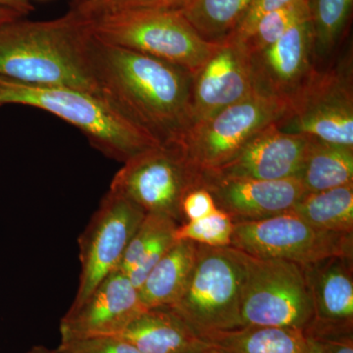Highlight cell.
<instances>
[{"instance_id": "6da1fadb", "label": "cell", "mask_w": 353, "mask_h": 353, "mask_svg": "<svg viewBox=\"0 0 353 353\" xmlns=\"http://www.w3.org/2000/svg\"><path fill=\"white\" fill-rule=\"evenodd\" d=\"M88 59L97 95L160 145L176 143L192 126L188 70L92 36Z\"/></svg>"}, {"instance_id": "7a4b0ae2", "label": "cell", "mask_w": 353, "mask_h": 353, "mask_svg": "<svg viewBox=\"0 0 353 353\" xmlns=\"http://www.w3.org/2000/svg\"><path fill=\"white\" fill-rule=\"evenodd\" d=\"M90 20L70 9L51 20L0 23V77L97 95L88 59Z\"/></svg>"}, {"instance_id": "3957f363", "label": "cell", "mask_w": 353, "mask_h": 353, "mask_svg": "<svg viewBox=\"0 0 353 353\" xmlns=\"http://www.w3.org/2000/svg\"><path fill=\"white\" fill-rule=\"evenodd\" d=\"M41 109L76 127L102 154L125 163L160 143L134 127L99 95L67 87L28 85L0 77V108Z\"/></svg>"}, {"instance_id": "277c9868", "label": "cell", "mask_w": 353, "mask_h": 353, "mask_svg": "<svg viewBox=\"0 0 353 353\" xmlns=\"http://www.w3.org/2000/svg\"><path fill=\"white\" fill-rule=\"evenodd\" d=\"M88 20L97 41L176 65L194 76L220 44L202 39L182 11H126Z\"/></svg>"}, {"instance_id": "5b68a950", "label": "cell", "mask_w": 353, "mask_h": 353, "mask_svg": "<svg viewBox=\"0 0 353 353\" xmlns=\"http://www.w3.org/2000/svg\"><path fill=\"white\" fill-rule=\"evenodd\" d=\"M281 131L353 148L352 48L310 72L276 123Z\"/></svg>"}, {"instance_id": "8992f818", "label": "cell", "mask_w": 353, "mask_h": 353, "mask_svg": "<svg viewBox=\"0 0 353 353\" xmlns=\"http://www.w3.org/2000/svg\"><path fill=\"white\" fill-rule=\"evenodd\" d=\"M234 250L243 273L241 326L303 331L313 319L312 299L303 267Z\"/></svg>"}, {"instance_id": "52a82bcc", "label": "cell", "mask_w": 353, "mask_h": 353, "mask_svg": "<svg viewBox=\"0 0 353 353\" xmlns=\"http://www.w3.org/2000/svg\"><path fill=\"white\" fill-rule=\"evenodd\" d=\"M287 108L284 99L254 92L194 123L173 145L201 176L226 164L253 137L282 119Z\"/></svg>"}, {"instance_id": "ba28073f", "label": "cell", "mask_w": 353, "mask_h": 353, "mask_svg": "<svg viewBox=\"0 0 353 353\" xmlns=\"http://www.w3.org/2000/svg\"><path fill=\"white\" fill-rule=\"evenodd\" d=\"M240 260L232 246L199 245L189 284L170 309L197 336L241 326Z\"/></svg>"}, {"instance_id": "9c48e42d", "label": "cell", "mask_w": 353, "mask_h": 353, "mask_svg": "<svg viewBox=\"0 0 353 353\" xmlns=\"http://www.w3.org/2000/svg\"><path fill=\"white\" fill-rule=\"evenodd\" d=\"M201 187V176L190 168L173 143L158 145L123 163L109 190L122 194L145 213L185 222L182 201L188 192Z\"/></svg>"}, {"instance_id": "30bf717a", "label": "cell", "mask_w": 353, "mask_h": 353, "mask_svg": "<svg viewBox=\"0 0 353 353\" xmlns=\"http://www.w3.org/2000/svg\"><path fill=\"white\" fill-rule=\"evenodd\" d=\"M353 234L324 231L296 213L234 223L232 248L261 259H282L306 266L330 259H353Z\"/></svg>"}, {"instance_id": "8fae6325", "label": "cell", "mask_w": 353, "mask_h": 353, "mask_svg": "<svg viewBox=\"0 0 353 353\" xmlns=\"http://www.w3.org/2000/svg\"><path fill=\"white\" fill-rule=\"evenodd\" d=\"M146 213L109 190L78 240L81 272L71 307H78L111 272L119 268L130 241Z\"/></svg>"}, {"instance_id": "7c38bea8", "label": "cell", "mask_w": 353, "mask_h": 353, "mask_svg": "<svg viewBox=\"0 0 353 353\" xmlns=\"http://www.w3.org/2000/svg\"><path fill=\"white\" fill-rule=\"evenodd\" d=\"M146 309L139 290L119 268L95 287L82 304L70 308L60 321L61 340L119 334Z\"/></svg>"}, {"instance_id": "4fadbf2b", "label": "cell", "mask_w": 353, "mask_h": 353, "mask_svg": "<svg viewBox=\"0 0 353 353\" xmlns=\"http://www.w3.org/2000/svg\"><path fill=\"white\" fill-rule=\"evenodd\" d=\"M256 92L250 57L240 41L227 39L194 76L192 124Z\"/></svg>"}, {"instance_id": "5bb4252c", "label": "cell", "mask_w": 353, "mask_h": 353, "mask_svg": "<svg viewBox=\"0 0 353 353\" xmlns=\"http://www.w3.org/2000/svg\"><path fill=\"white\" fill-rule=\"evenodd\" d=\"M248 57L256 92L289 101L315 66L311 19L292 26L276 43Z\"/></svg>"}, {"instance_id": "9a60e30c", "label": "cell", "mask_w": 353, "mask_h": 353, "mask_svg": "<svg viewBox=\"0 0 353 353\" xmlns=\"http://www.w3.org/2000/svg\"><path fill=\"white\" fill-rule=\"evenodd\" d=\"M201 187L210 192L217 208L234 223L289 212L308 192L296 176L277 181L201 176Z\"/></svg>"}, {"instance_id": "2e32d148", "label": "cell", "mask_w": 353, "mask_h": 353, "mask_svg": "<svg viewBox=\"0 0 353 353\" xmlns=\"http://www.w3.org/2000/svg\"><path fill=\"white\" fill-rule=\"evenodd\" d=\"M309 137L267 127L253 137L230 161L201 176L277 181L294 178L301 170Z\"/></svg>"}, {"instance_id": "e0dca14e", "label": "cell", "mask_w": 353, "mask_h": 353, "mask_svg": "<svg viewBox=\"0 0 353 353\" xmlns=\"http://www.w3.org/2000/svg\"><path fill=\"white\" fill-rule=\"evenodd\" d=\"M352 259L350 257H330L303 266L312 299V320L330 324L352 323Z\"/></svg>"}, {"instance_id": "ac0fdd59", "label": "cell", "mask_w": 353, "mask_h": 353, "mask_svg": "<svg viewBox=\"0 0 353 353\" xmlns=\"http://www.w3.org/2000/svg\"><path fill=\"white\" fill-rule=\"evenodd\" d=\"M114 336L143 353H192L202 348L199 336L169 307L146 309Z\"/></svg>"}, {"instance_id": "d6986e66", "label": "cell", "mask_w": 353, "mask_h": 353, "mask_svg": "<svg viewBox=\"0 0 353 353\" xmlns=\"http://www.w3.org/2000/svg\"><path fill=\"white\" fill-rule=\"evenodd\" d=\"M197 250L196 243L175 241L139 287L143 307H170L180 299L196 266Z\"/></svg>"}, {"instance_id": "ffe728a7", "label": "cell", "mask_w": 353, "mask_h": 353, "mask_svg": "<svg viewBox=\"0 0 353 353\" xmlns=\"http://www.w3.org/2000/svg\"><path fill=\"white\" fill-rule=\"evenodd\" d=\"M202 350L211 353H305L303 331L272 327H243L241 331H222L199 338Z\"/></svg>"}, {"instance_id": "44dd1931", "label": "cell", "mask_w": 353, "mask_h": 353, "mask_svg": "<svg viewBox=\"0 0 353 353\" xmlns=\"http://www.w3.org/2000/svg\"><path fill=\"white\" fill-rule=\"evenodd\" d=\"M296 178L308 192L353 183V148L309 138Z\"/></svg>"}, {"instance_id": "7402d4cb", "label": "cell", "mask_w": 353, "mask_h": 353, "mask_svg": "<svg viewBox=\"0 0 353 353\" xmlns=\"http://www.w3.org/2000/svg\"><path fill=\"white\" fill-rule=\"evenodd\" d=\"M290 211L318 229L353 234V183L307 192Z\"/></svg>"}, {"instance_id": "603a6c76", "label": "cell", "mask_w": 353, "mask_h": 353, "mask_svg": "<svg viewBox=\"0 0 353 353\" xmlns=\"http://www.w3.org/2000/svg\"><path fill=\"white\" fill-rule=\"evenodd\" d=\"M252 0H192L182 11L185 19L211 43H221L232 36Z\"/></svg>"}, {"instance_id": "cb8c5ba5", "label": "cell", "mask_w": 353, "mask_h": 353, "mask_svg": "<svg viewBox=\"0 0 353 353\" xmlns=\"http://www.w3.org/2000/svg\"><path fill=\"white\" fill-rule=\"evenodd\" d=\"M352 3L353 0H310L315 63L318 58L325 61L334 54Z\"/></svg>"}, {"instance_id": "d4e9b609", "label": "cell", "mask_w": 353, "mask_h": 353, "mask_svg": "<svg viewBox=\"0 0 353 353\" xmlns=\"http://www.w3.org/2000/svg\"><path fill=\"white\" fill-rule=\"evenodd\" d=\"M311 19L310 0H297L265 15L243 41L246 52H257L276 43L292 26Z\"/></svg>"}, {"instance_id": "484cf974", "label": "cell", "mask_w": 353, "mask_h": 353, "mask_svg": "<svg viewBox=\"0 0 353 353\" xmlns=\"http://www.w3.org/2000/svg\"><path fill=\"white\" fill-rule=\"evenodd\" d=\"M234 221L218 208L212 214L194 221H187L176 227V241H190L211 248L231 246Z\"/></svg>"}, {"instance_id": "4316f807", "label": "cell", "mask_w": 353, "mask_h": 353, "mask_svg": "<svg viewBox=\"0 0 353 353\" xmlns=\"http://www.w3.org/2000/svg\"><path fill=\"white\" fill-rule=\"evenodd\" d=\"M178 226V223L167 216L146 213L127 246L121 261L120 270L128 275L141 255L160 236Z\"/></svg>"}, {"instance_id": "83f0119b", "label": "cell", "mask_w": 353, "mask_h": 353, "mask_svg": "<svg viewBox=\"0 0 353 353\" xmlns=\"http://www.w3.org/2000/svg\"><path fill=\"white\" fill-rule=\"evenodd\" d=\"M192 0H101L83 8H72L88 19L110 14L138 10L183 11Z\"/></svg>"}, {"instance_id": "f1b7e54d", "label": "cell", "mask_w": 353, "mask_h": 353, "mask_svg": "<svg viewBox=\"0 0 353 353\" xmlns=\"http://www.w3.org/2000/svg\"><path fill=\"white\" fill-rule=\"evenodd\" d=\"M57 353H143L117 336H92L61 340Z\"/></svg>"}, {"instance_id": "f546056e", "label": "cell", "mask_w": 353, "mask_h": 353, "mask_svg": "<svg viewBox=\"0 0 353 353\" xmlns=\"http://www.w3.org/2000/svg\"><path fill=\"white\" fill-rule=\"evenodd\" d=\"M176 229L166 232L160 236L141 255L134 268L128 274L137 289H139L148 274L152 270L153 267L159 262V260L164 256L165 253L168 252L171 246L175 243L176 241L175 238Z\"/></svg>"}, {"instance_id": "4dcf8cb0", "label": "cell", "mask_w": 353, "mask_h": 353, "mask_svg": "<svg viewBox=\"0 0 353 353\" xmlns=\"http://www.w3.org/2000/svg\"><path fill=\"white\" fill-rule=\"evenodd\" d=\"M296 1L297 0H252L240 24L228 39H233L238 41H243L252 32L257 22L265 15Z\"/></svg>"}, {"instance_id": "1f68e13d", "label": "cell", "mask_w": 353, "mask_h": 353, "mask_svg": "<svg viewBox=\"0 0 353 353\" xmlns=\"http://www.w3.org/2000/svg\"><path fill=\"white\" fill-rule=\"evenodd\" d=\"M217 209L214 199L204 188H194L183 196L182 213L185 222L201 219L212 214Z\"/></svg>"}, {"instance_id": "d6a6232c", "label": "cell", "mask_w": 353, "mask_h": 353, "mask_svg": "<svg viewBox=\"0 0 353 353\" xmlns=\"http://www.w3.org/2000/svg\"><path fill=\"white\" fill-rule=\"evenodd\" d=\"M0 7L12 9L23 16L29 15L34 11V6L31 0H0Z\"/></svg>"}, {"instance_id": "836d02e7", "label": "cell", "mask_w": 353, "mask_h": 353, "mask_svg": "<svg viewBox=\"0 0 353 353\" xmlns=\"http://www.w3.org/2000/svg\"><path fill=\"white\" fill-rule=\"evenodd\" d=\"M25 17L22 14L12 9L6 8V7H0V23L8 22L18 19V18Z\"/></svg>"}, {"instance_id": "e575fe53", "label": "cell", "mask_w": 353, "mask_h": 353, "mask_svg": "<svg viewBox=\"0 0 353 353\" xmlns=\"http://www.w3.org/2000/svg\"><path fill=\"white\" fill-rule=\"evenodd\" d=\"M99 1H101V0H79V1L73 3V6H72L71 8H83V7L92 6V4L97 3V2Z\"/></svg>"}, {"instance_id": "d590c367", "label": "cell", "mask_w": 353, "mask_h": 353, "mask_svg": "<svg viewBox=\"0 0 353 353\" xmlns=\"http://www.w3.org/2000/svg\"><path fill=\"white\" fill-rule=\"evenodd\" d=\"M27 353H57V350H50L44 345H34Z\"/></svg>"}, {"instance_id": "8d00e7d4", "label": "cell", "mask_w": 353, "mask_h": 353, "mask_svg": "<svg viewBox=\"0 0 353 353\" xmlns=\"http://www.w3.org/2000/svg\"><path fill=\"white\" fill-rule=\"evenodd\" d=\"M306 340H307V347H306L305 353H325L312 341L309 340L308 338H306Z\"/></svg>"}, {"instance_id": "74e56055", "label": "cell", "mask_w": 353, "mask_h": 353, "mask_svg": "<svg viewBox=\"0 0 353 353\" xmlns=\"http://www.w3.org/2000/svg\"><path fill=\"white\" fill-rule=\"evenodd\" d=\"M192 353H205V352H202V350H197V352H194Z\"/></svg>"}, {"instance_id": "f35d334b", "label": "cell", "mask_w": 353, "mask_h": 353, "mask_svg": "<svg viewBox=\"0 0 353 353\" xmlns=\"http://www.w3.org/2000/svg\"><path fill=\"white\" fill-rule=\"evenodd\" d=\"M77 1H79V0H73V3H75Z\"/></svg>"}]
</instances>
